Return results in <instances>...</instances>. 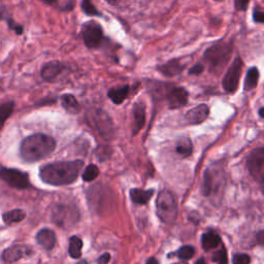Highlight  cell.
<instances>
[{
  "instance_id": "obj_1",
  "label": "cell",
  "mask_w": 264,
  "mask_h": 264,
  "mask_svg": "<svg viewBox=\"0 0 264 264\" xmlns=\"http://www.w3.org/2000/svg\"><path fill=\"white\" fill-rule=\"evenodd\" d=\"M84 166L82 160L55 162L43 166L40 170L42 181L52 186L73 184Z\"/></svg>"
},
{
  "instance_id": "obj_2",
  "label": "cell",
  "mask_w": 264,
  "mask_h": 264,
  "mask_svg": "<svg viewBox=\"0 0 264 264\" xmlns=\"http://www.w3.org/2000/svg\"><path fill=\"white\" fill-rule=\"evenodd\" d=\"M55 149V138L44 133H35L23 139L20 145V156L25 162L32 163L50 156Z\"/></svg>"
},
{
  "instance_id": "obj_3",
  "label": "cell",
  "mask_w": 264,
  "mask_h": 264,
  "mask_svg": "<svg viewBox=\"0 0 264 264\" xmlns=\"http://www.w3.org/2000/svg\"><path fill=\"white\" fill-rule=\"evenodd\" d=\"M231 53L232 45L230 44L225 42L215 44L205 52L204 60L205 63L204 65H207L208 71L211 73L219 74L228 63Z\"/></svg>"
},
{
  "instance_id": "obj_4",
  "label": "cell",
  "mask_w": 264,
  "mask_h": 264,
  "mask_svg": "<svg viewBox=\"0 0 264 264\" xmlns=\"http://www.w3.org/2000/svg\"><path fill=\"white\" fill-rule=\"evenodd\" d=\"M156 211L159 219L166 224H173L177 216V203L174 194L162 190L156 200Z\"/></svg>"
},
{
  "instance_id": "obj_5",
  "label": "cell",
  "mask_w": 264,
  "mask_h": 264,
  "mask_svg": "<svg viewBox=\"0 0 264 264\" xmlns=\"http://www.w3.org/2000/svg\"><path fill=\"white\" fill-rule=\"evenodd\" d=\"M82 38L88 49L99 48L104 41L103 27L95 21H89L82 26Z\"/></svg>"
},
{
  "instance_id": "obj_6",
  "label": "cell",
  "mask_w": 264,
  "mask_h": 264,
  "mask_svg": "<svg viewBox=\"0 0 264 264\" xmlns=\"http://www.w3.org/2000/svg\"><path fill=\"white\" fill-rule=\"evenodd\" d=\"M244 62L239 56H236L235 60L232 61L230 67L228 68L227 73H225L223 81H222V87L225 90V92L229 93V94H234V93L237 90L240 75L243 73Z\"/></svg>"
},
{
  "instance_id": "obj_7",
  "label": "cell",
  "mask_w": 264,
  "mask_h": 264,
  "mask_svg": "<svg viewBox=\"0 0 264 264\" xmlns=\"http://www.w3.org/2000/svg\"><path fill=\"white\" fill-rule=\"evenodd\" d=\"M0 178L15 189H27L30 186L28 175L15 168L2 167L0 169Z\"/></svg>"
},
{
  "instance_id": "obj_8",
  "label": "cell",
  "mask_w": 264,
  "mask_h": 264,
  "mask_svg": "<svg viewBox=\"0 0 264 264\" xmlns=\"http://www.w3.org/2000/svg\"><path fill=\"white\" fill-rule=\"evenodd\" d=\"M247 167L250 174L258 180L260 183L263 182L264 176V149L263 147L255 149L250 153L247 159Z\"/></svg>"
},
{
  "instance_id": "obj_9",
  "label": "cell",
  "mask_w": 264,
  "mask_h": 264,
  "mask_svg": "<svg viewBox=\"0 0 264 264\" xmlns=\"http://www.w3.org/2000/svg\"><path fill=\"white\" fill-rule=\"evenodd\" d=\"M69 68L66 64L60 61H51L45 63L41 72V75L45 82L54 83L59 81L62 76L68 73Z\"/></svg>"
},
{
  "instance_id": "obj_10",
  "label": "cell",
  "mask_w": 264,
  "mask_h": 264,
  "mask_svg": "<svg viewBox=\"0 0 264 264\" xmlns=\"http://www.w3.org/2000/svg\"><path fill=\"white\" fill-rule=\"evenodd\" d=\"M165 98L170 110H176L185 106L188 103L189 93L183 87H170L166 90Z\"/></svg>"
},
{
  "instance_id": "obj_11",
  "label": "cell",
  "mask_w": 264,
  "mask_h": 264,
  "mask_svg": "<svg viewBox=\"0 0 264 264\" xmlns=\"http://www.w3.org/2000/svg\"><path fill=\"white\" fill-rule=\"evenodd\" d=\"M79 219V213L75 208H69L65 205H58L53 211V220L62 227H67L69 224H74Z\"/></svg>"
},
{
  "instance_id": "obj_12",
  "label": "cell",
  "mask_w": 264,
  "mask_h": 264,
  "mask_svg": "<svg viewBox=\"0 0 264 264\" xmlns=\"http://www.w3.org/2000/svg\"><path fill=\"white\" fill-rule=\"evenodd\" d=\"M209 116V107L208 105L203 103L195 107L191 108L185 115V119L187 123L191 125H198V124L204 123Z\"/></svg>"
},
{
  "instance_id": "obj_13",
  "label": "cell",
  "mask_w": 264,
  "mask_h": 264,
  "mask_svg": "<svg viewBox=\"0 0 264 264\" xmlns=\"http://www.w3.org/2000/svg\"><path fill=\"white\" fill-rule=\"evenodd\" d=\"M93 120H94L95 127L100 134L104 137L113 134L114 128L112 119L103 111H96L95 115L93 116Z\"/></svg>"
},
{
  "instance_id": "obj_14",
  "label": "cell",
  "mask_w": 264,
  "mask_h": 264,
  "mask_svg": "<svg viewBox=\"0 0 264 264\" xmlns=\"http://www.w3.org/2000/svg\"><path fill=\"white\" fill-rule=\"evenodd\" d=\"M133 124H132V135L135 136L146 124V105L142 102H137L132 107Z\"/></svg>"
},
{
  "instance_id": "obj_15",
  "label": "cell",
  "mask_w": 264,
  "mask_h": 264,
  "mask_svg": "<svg viewBox=\"0 0 264 264\" xmlns=\"http://www.w3.org/2000/svg\"><path fill=\"white\" fill-rule=\"evenodd\" d=\"M185 66L186 65L182 64L180 59H173L166 62V63L157 66V71L164 76L173 77L182 73Z\"/></svg>"
},
{
  "instance_id": "obj_16",
  "label": "cell",
  "mask_w": 264,
  "mask_h": 264,
  "mask_svg": "<svg viewBox=\"0 0 264 264\" xmlns=\"http://www.w3.org/2000/svg\"><path fill=\"white\" fill-rule=\"evenodd\" d=\"M30 253V250L25 246H13L7 248L2 253V259L7 263L15 262L25 256H28Z\"/></svg>"
},
{
  "instance_id": "obj_17",
  "label": "cell",
  "mask_w": 264,
  "mask_h": 264,
  "mask_svg": "<svg viewBox=\"0 0 264 264\" xmlns=\"http://www.w3.org/2000/svg\"><path fill=\"white\" fill-rule=\"evenodd\" d=\"M36 242L45 250H52L56 245L55 232L48 228L40 230L36 235Z\"/></svg>"
},
{
  "instance_id": "obj_18",
  "label": "cell",
  "mask_w": 264,
  "mask_h": 264,
  "mask_svg": "<svg viewBox=\"0 0 264 264\" xmlns=\"http://www.w3.org/2000/svg\"><path fill=\"white\" fill-rule=\"evenodd\" d=\"M131 87L129 85H124L122 87L119 88H112L108 90L107 96L110 98L113 103L115 104H121L124 100L127 99V97L130 94Z\"/></svg>"
},
{
  "instance_id": "obj_19",
  "label": "cell",
  "mask_w": 264,
  "mask_h": 264,
  "mask_svg": "<svg viewBox=\"0 0 264 264\" xmlns=\"http://www.w3.org/2000/svg\"><path fill=\"white\" fill-rule=\"evenodd\" d=\"M61 104L69 114H79L82 111V105L79 100L73 94H63L61 96Z\"/></svg>"
},
{
  "instance_id": "obj_20",
  "label": "cell",
  "mask_w": 264,
  "mask_h": 264,
  "mask_svg": "<svg viewBox=\"0 0 264 264\" xmlns=\"http://www.w3.org/2000/svg\"><path fill=\"white\" fill-rule=\"evenodd\" d=\"M176 152L182 158H187L191 156L193 152V145L191 139L188 136H182L178 138L176 145Z\"/></svg>"
},
{
  "instance_id": "obj_21",
  "label": "cell",
  "mask_w": 264,
  "mask_h": 264,
  "mask_svg": "<svg viewBox=\"0 0 264 264\" xmlns=\"http://www.w3.org/2000/svg\"><path fill=\"white\" fill-rule=\"evenodd\" d=\"M154 190H142V189H131L130 190V197L131 200L133 201L136 205H146L147 204V201L151 199L153 196Z\"/></svg>"
},
{
  "instance_id": "obj_22",
  "label": "cell",
  "mask_w": 264,
  "mask_h": 264,
  "mask_svg": "<svg viewBox=\"0 0 264 264\" xmlns=\"http://www.w3.org/2000/svg\"><path fill=\"white\" fill-rule=\"evenodd\" d=\"M259 77H260L259 69L257 67H251L246 74L244 89L246 91H251L255 89L259 83Z\"/></svg>"
},
{
  "instance_id": "obj_23",
  "label": "cell",
  "mask_w": 264,
  "mask_h": 264,
  "mask_svg": "<svg viewBox=\"0 0 264 264\" xmlns=\"http://www.w3.org/2000/svg\"><path fill=\"white\" fill-rule=\"evenodd\" d=\"M201 243H203V247L205 251L213 250L215 248L218 247L221 243L220 236L215 234V232H207L203 235L201 238Z\"/></svg>"
},
{
  "instance_id": "obj_24",
  "label": "cell",
  "mask_w": 264,
  "mask_h": 264,
  "mask_svg": "<svg viewBox=\"0 0 264 264\" xmlns=\"http://www.w3.org/2000/svg\"><path fill=\"white\" fill-rule=\"evenodd\" d=\"M15 110V103L7 102L0 104V131L2 130L5 122L13 115Z\"/></svg>"
},
{
  "instance_id": "obj_25",
  "label": "cell",
  "mask_w": 264,
  "mask_h": 264,
  "mask_svg": "<svg viewBox=\"0 0 264 264\" xmlns=\"http://www.w3.org/2000/svg\"><path fill=\"white\" fill-rule=\"evenodd\" d=\"M82 248H83V242L79 236H72L71 240H69V255L73 258H80L82 256Z\"/></svg>"
},
{
  "instance_id": "obj_26",
  "label": "cell",
  "mask_w": 264,
  "mask_h": 264,
  "mask_svg": "<svg viewBox=\"0 0 264 264\" xmlns=\"http://www.w3.org/2000/svg\"><path fill=\"white\" fill-rule=\"evenodd\" d=\"M26 217V213L24 211H22V209H14V211L7 212L3 215L2 219L6 224H12V223H17V222H21L25 219Z\"/></svg>"
},
{
  "instance_id": "obj_27",
  "label": "cell",
  "mask_w": 264,
  "mask_h": 264,
  "mask_svg": "<svg viewBox=\"0 0 264 264\" xmlns=\"http://www.w3.org/2000/svg\"><path fill=\"white\" fill-rule=\"evenodd\" d=\"M82 10L89 17H103V14L96 9L92 0H82Z\"/></svg>"
},
{
  "instance_id": "obj_28",
  "label": "cell",
  "mask_w": 264,
  "mask_h": 264,
  "mask_svg": "<svg viewBox=\"0 0 264 264\" xmlns=\"http://www.w3.org/2000/svg\"><path fill=\"white\" fill-rule=\"evenodd\" d=\"M99 175V169L95 164H90L86 168H85L83 173V180L85 182H92Z\"/></svg>"
},
{
  "instance_id": "obj_29",
  "label": "cell",
  "mask_w": 264,
  "mask_h": 264,
  "mask_svg": "<svg viewBox=\"0 0 264 264\" xmlns=\"http://www.w3.org/2000/svg\"><path fill=\"white\" fill-rule=\"evenodd\" d=\"M194 254H195V249H194L192 246H183L176 252L177 257L181 258L182 260L191 259L194 256Z\"/></svg>"
},
{
  "instance_id": "obj_30",
  "label": "cell",
  "mask_w": 264,
  "mask_h": 264,
  "mask_svg": "<svg viewBox=\"0 0 264 264\" xmlns=\"http://www.w3.org/2000/svg\"><path fill=\"white\" fill-rule=\"evenodd\" d=\"M213 257V260L219 264H227L228 262V258H227V253L225 249H221L220 251L216 252Z\"/></svg>"
},
{
  "instance_id": "obj_31",
  "label": "cell",
  "mask_w": 264,
  "mask_h": 264,
  "mask_svg": "<svg viewBox=\"0 0 264 264\" xmlns=\"http://www.w3.org/2000/svg\"><path fill=\"white\" fill-rule=\"evenodd\" d=\"M253 21L255 23H257V24H263L264 22V13L263 11L260 9L259 6H256L254 11H253Z\"/></svg>"
},
{
  "instance_id": "obj_32",
  "label": "cell",
  "mask_w": 264,
  "mask_h": 264,
  "mask_svg": "<svg viewBox=\"0 0 264 264\" xmlns=\"http://www.w3.org/2000/svg\"><path fill=\"white\" fill-rule=\"evenodd\" d=\"M251 258L247 254H236L234 257V264H250Z\"/></svg>"
},
{
  "instance_id": "obj_33",
  "label": "cell",
  "mask_w": 264,
  "mask_h": 264,
  "mask_svg": "<svg viewBox=\"0 0 264 264\" xmlns=\"http://www.w3.org/2000/svg\"><path fill=\"white\" fill-rule=\"evenodd\" d=\"M205 66L204 65V63H196L195 65H193L190 69H189V74L191 75H199L205 72Z\"/></svg>"
},
{
  "instance_id": "obj_34",
  "label": "cell",
  "mask_w": 264,
  "mask_h": 264,
  "mask_svg": "<svg viewBox=\"0 0 264 264\" xmlns=\"http://www.w3.org/2000/svg\"><path fill=\"white\" fill-rule=\"evenodd\" d=\"M249 3H250V0H235V10L239 12H245L247 11Z\"/></svg>"
},
{
  "instance_id": "obj_35",
  "label": "cell",
  "mask_w": 264,
  "mask_h": 264,
  "mask_svg": "<svg viewBox=\"0 0 264 264\" xmlns=\"http://www.w3.org/2000/svg\"><path fill=\"white\" fill-rule=\"evenodd\" d=\"M110 259H111V255L108 253H104L100 256L97 262H98V264H107L108 261H110Z\"/></svg>"
},
{
  "instance_id": "obj_36",
  "label": "cell",
  "mask_w": 264,
  "mask_h": 264,
  "mask_svg": "<svg viewBox=\"0 0 264 264\" xmlns=\"http://www.w3.org/2000/svg\"><path fill=\"white\" fill-rule=\"evenodd\" d=\"M146 264H158V261L155 258H150L149 260L146 262Z\"/></svg>"
},
{
  "instance_id": "obj_37",
  "label": "cell",
  "mask_w": 264,
  "mask_h": 264,
  "mask_svg": "<svg viewBox=\"0 0 264 264\" xmlns=\"http://www.w3.org/2000/svg\"><path fill=\"white\" fill-rule=\"evenodd\" d=\"M44 2H45L46 4H55L57 2V0H43Z\"/></svg>"
},
{
  "instance_id": "obj_38",
  "label": "cell",
  "mask_w": 264,
  "mask_h": 264,
  "mask_svg": "<svg viewBox=\"0 0 264 264\" xmlns=\"http://www.w3.org/2000/svg\"><path fill=\"white\" fill-rule=\"evenodd\" d=\"M106 1L110 3L111 5H115V4H117L119 2V0H106Z\"/></svg>"
},
{
  "instance_id": "obj_39",
  "label": "cell",
  "mask_w": 264,
  "mask_h": 264,
  "mask_svg": "<svg viewBox=\"0 0 264 264\" xmlns=\"http://www.w3.org/2000/svg\"><path fill=\"white\" fill-rule=\"evenodd\" d=\"M263 111H264V108H263V107H260V110H259V112H258V114H259V117H260L261 119H263V118H264Z\"/></svg>"
},
{
  "instance_id": "obj_40",
  "label": "cell",
  "mask_w": 264,
  "mask_h": 264,
  "mask_svg": "<svg viewBox=\"0 0 264 264\" xmlns=\"http://www.w3.org/2000/svg\"><path fill=\"white\" fill-rule=\"evenodd\" d=\"M196 264H206V262L205 261V259H199V260L196 262Z\"/></svg>"
},
{
  "instance_id": "obj_41",
  "label": "cell",
  "mask_w": 264,
  "mask_h": 264,
  "mask_svg": "<svg viewBox=\"0 0 264 264\" xmlns=\"http://www.w3.org/2000/svg\"><path fill=\"white\" fill-rule=\"evenodd\" d=\"M77 264H87V262L86 261H81L80 263H77Z\"/></svg>"
},
{
  "instance_id": "obj_42",
  "label": "cell",
  "mask_w": 264,
  "mask_h": 264,
  "mask_svg": "<svg viewBox=\"0 0 264 264\" xmlns=\"http://www.w3.org/2000/svg\"><path fill=\"white\" fill-rule=\"evenodd\" d=\"M175 264H187V263H185V262H180V263H175Z\"/></svg>"
},
{
  "instance_id": "obj_43",
  "label": "cell",
  "mask_w": 264,
  "mask_h": 264,
  "mask_svg": "<svg viewBox=\"0 0 264 264\" xmlns=\"http://www.w3.org/2000/svg\"><path fill=\"white\" fill-rule=\"evenodd\" d=\"M215 1H222V0H215Z\"/></svg>"
}]
</instances>
